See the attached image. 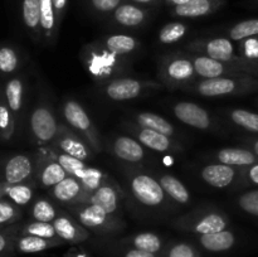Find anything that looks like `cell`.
I'll list each match as a JSON object with an SVG mask.
<instances>
[{
	"label": "cell",
	"mask_w": 258,
	"mask_h": 257,
	"mask_svg": "<svg viewBox=\"0 0 258 257\" xmlns=\"http://www.w3.org/2000/svg\"><path fill=\"white\" fill-rule=\"evenodd\" d=\"M166 257H199L196 247L188 242H178L169 248Z\"/></svg>",
	"instance_id": "7dc6e473"
},
{
	"label": "cell",
	"mask_w": 258,
	"mask_h": 257,
	"mask_svg": "<svg viewBox=\"0 0 258 257\" xmlns=\"http://www.w3.org/2000/svg\"><path fill=\"white\" fill-rule=\"evenodd\" d=\"M15 133V115L8 106L7 101L0 100V138L8 141Z\"/></svg>",
	"instance_id": "74e56055"
},
{
	"label": "cell",
	"mask_w": 258,
	"mask_h": 257,
	"mask_svg": "<svg viewBox=\"0 0 258 257\" xmlns=\"http://www.w3.org/2000/svg\"><path fill=\"white\" fill-rule=\"evenodd\" d=\"M52 158L54 160H57L63 166V169L67 171L68 175L76 176L81 170H83L87 166V164L85 161L73 158V156L68 155V154L62 153V151L54 150V149L52 150Z\"/></svg>",
	"instance_id": "7bdbcfd3"
},
{
	"label": "cell",
	"mask_w": 258,
	"mask_h": 257,
	"mask_svg": "<svg viewBox=\"0 0 258 257\" xmlns=\"http://www.w3.org/2000/svg\"><path fill=\"white\" fill-rule=\"evenodd\" d=\"M113 22L125 28L141 27L148 20L149 12L144 7L134 3H123L112 13Z\"/></svg>",
	"instance_id": "ffe728a7"
},
{
	"label": "cell",
	"mask_w": 258,
	"mask_h": 257,
	"mask_svg": "<svg viewBox=\"0 0 258 257\" xmlns=\"http://www.w3.org/2000/svg\"><path fill=\"white\" fill-rule=\"evenodd\" d=\"M40 3V15H42V32L43 39L47 44H52L57 39L58 25L57 17H55V10L53 0H39Z\"/></svg>",
	"instance_id": "484cf974"
},
{
	"label": "cell",
	"mask_w": 258,
	"mask_h": 257,
	"mask_svg": "<svg viewBox=\"0 0 258 257\" xmlns=\"http://www.w3.org/2000/svg\"><path fill=\"white\" fill-rule=\"evenodd\" d=\"M29 126L34 140L45 145L54 143L60 123L49 106L38 105L30 115Z\"/></svg>",
	"instance_id": "8992f818"
},
{
	"label": "cell",
	"mask_w": 258,
	"mask_h": 257,
	"mask_svg": "<svg viewBox=\"0 0 258 257\" xmlns=\"http://www.w3.org/2000/svg\"><path fill=\"white\" fill-rule=\"evenodd\" d=\"M125 0H88L91 9L98 14H110L113 13Z\"/></svg>",
	"instance_id": "bcb514c9"
},
{
	"label": "cell",
	"mask_w": 258,
	"mask_h": 257,
	"mask_svg": "<svg viewBox=\"0 0 258 257\" xmlns=\"http://www.w3.org/2000/svg\"><path fill=\"white\" fill-rule=\"evenodd\" d=\"M37 170L35 160L28 154H17L5 161L3 166L2 180L8 184H19L32 181Z\"/></svg>",
	"instance_id": "9c48e42d"
},
{
	"label": "cell",
	"mask_w": 258,
	"mask_h": 257,
	"mask_svg": "<svg viewBox=\"0 0 258 257\" xmlns=\"http://www.w3.org/2000/svg\"><path fill=\"white\" fill-rule=\"evenodd\" d=\"M113 155L127 163H139L145 158V149L139 140L130 136H116L111 146Z\"/></svg>",
	"instance_id": "ac0fdd59"
},
{
	"label": "cell",
	"mask_w": 258,
	"mask_h": 257,
	"mask_svg": "<svg viewBox=\"0 0 258 257\" xmlns=\"http://www.w3.org/2000/svg\"><path fill=\"white\" fill-rule=\"evenodd\" d=\"M53 4H54L55 17H57L58 25L60 27L63 19H64L66 10H67V7H68V0H53Z\"/></svg>",
	"instance_id": "681fc988"
},
{
	"label": "cell",
	"mask_w": 258,
	"mask_h": 257,
	"mask_svg": "<svg viewBox=\"0 0 258 257\" xmlns=\"http://www.w3.org/2000/svg\"><path fill=\"white\" fill-rule=\"evenodd\" d=\"M53 198L66 206H76V204L87 203L90 194L85 189L81 180L76 176L68 175L60 183L50 189Z\"/></svg>",
	"instance_id": "7c38bea8"
},
{
	"label": "cell",
	"mask_w": 258,
	"mask_h": 257,
	"mask_svg": "<svg viewBox=\"0 0 258 257\" xmlns=\"http://www.w3.org/2000/svg\"><path fill=\"white\" fill-rule=\"evenodd\" d=\"M76 178L80 179L81 183L83 184V186H85V189L88 193L97 190L98 188H101L103 184H106L110 180V178L102 170L90 165H87L83 170H81L76 175Z\"/></svg>",
	"instance_id": "d6a6232c"
},
{
	"label": "cell",
	"mask_w": 258,
	"mask_h": 257,
	"mask_svg": "<svg viewBox=\"0 0 258 257\" xmlns=\"http://www.w3.org/2000/svg\"><path fill=\"white\" fill-rule=\"evenodd\" d=\"M63 117L73 130L80 134L93 153H100L102 150L97 127L80 102L75 100L66 101L63 105Z\"/></svg>",
	"instance_id": "3957f363"
},
{
	"label": "cell",
	"mask_w": 258,
	"mask_h": 257,
	"mask_svg": "<svg viewBox=\"0 0 258 257\" xmlns=\"http://www.w3.org/2000/svg\"><path fill=\"white\" fill-rule=\"evenodd\" d=\"M134 4L141 5V7H155L160 3V0H130Z\"/></svg>",
	"instance_id": "816d5d0a"
},
{
	"label": "cell",
	"mask_w": 258,
	"mask_h": 257,
	"mask_svg": "<svg viewBox=\"0 0 258 257\" xmlns=\"http://www.w3.org/2000/svg\"><path fill=\"white\" fill-rule=\"evenodd\" d=\"M22 19L30 37L39 42L43 38L39 0H22Z\"/></svg>",
	"instance_id": "44dd1931"
},
{
	"label": "cell",
	"mask_w": 258,
	"mask_h": 257,
	"mask_svg": "<svg viewBox=\"0 0 258 257\" xmlns=\"http://www.w3.org/2000/svg\"><path fill=\"white\" fill-rule=\"evenodd\" d=\"M68 211L85 228L110 232L120 227V222L115 216L108 214L105 209L96 204H76V206H70Z\"/></svg>",
	"instance_id": "5b68a950"
},
{
	"label": "cell",
	"mask_w": 258,
	"mask_h": 257,
	"mask_svg": "<svg viewBox=\"0 0 258 257\" xmlns=\"http://www.w3.org/2000/svg\"><path fill=\"white\" fill-rule=\"evenodd\" d=\"M229 221L224 213L214 209H198L178 219V226L199 234L216 233L227 229Z\"/></svg>",
	"instance_id": "277c9868"
},
{
	"label": "cell",
	"mask_w": 258,
	"mask_h": 257,
	"mask_svg": "<svg viewBox=\"0 0 258 257\" xmlns=\"http://www.w3.org/2000/svg\"><path fill=\"white\" fill-rule=\"evenodd\" d=\"M58 238L66 242H82L88 238L90 233L87 229L67 212L58 214L53 222Z\"/></svg>",
	"instance_id": "2e32d148"
},
{
	"label": "cell",
	"mask_w": 258,
	"mask_h": 257,
	"mask_svg": "<svg viewBox=\"0 0 258 257\" xmlns=\"http://www.w3.org/2000/svg\"><path fill=\"white\" fill-rule=\"evenodd\" d=\"M258 35V18L242 20L228 29V38L234 42H242L247 38Z\"/></svg>",
	"instance_id": "e575fe53"
},
{
	"label": "cell",
	"mask_w": 258,
	"mask_h": 257,
	"mask_svg": "<svg viewBox=\"0 0 258 257\" xmlns=\"http://www.w3.org/2000/svg\"><path fill=\"white\" fill-rule=\"evenodd\" d=\"M60 238L47 239L37 236H27L22 234L15 239V249L20 253H37V252L45 251L53 246L60 244Z\"/></svg>",
	"instance_id": "f1b7e54d"
},
{
	"label": "cell",
	"mask_w": 258,
	"mask_h": 257,
	"mask_svg": "<svg viewBox=\"0 0 258 257\" xmlns=\"http://www.w3.org/2000/svg\"><path fill=\"white\" fill-rule=\"evenodd\" d=\"M257 38H258V35H257Z\"/></svg>",
	"instance_id": "11a10c76"
},
{
	"label": "cell",
	"mask_w": 258,
	"mask_h": 257,
	"mask_svg": "<svg viewBox=\"0 0 258 257\" xmlns=\"http://www.w3.org/2000/svg\"><path fill=\"white\" fill-rule=\"evenodd\" d=\"M238 169L222 163L209 164L202 169L201 176L203 181L213 188H227L241 176V170Z\"/></svg>",
	"instance_id": "9a60e30c"
},
{
	"label": "cell",
	"mask_w": 258,
	"mask_h": 257,
	"mask_svg": "<svg viewBox=\"0 0 258 257\" xmlns=\"http://www.w3.org/2000/svg\"><path fill=\"white\" fill-rule=\"evenodd\" d=\"M226 4V0H190L183 5H178L171 9V14L178 18H202L211 15L221 9Z\"/></svg>",
	"instance_id": "e0dca14e"
},
{
	"label": "cell",
	"mask_w": 258,
	"mask_h": 257,
	"mask_svg": "<svg viewBox=\"0 0 258 257\" xmlns=\"http://www.w3.org/2000/svg\"><path fill=\"white\" fill-rule=\"evenodd\" d=\"M134 131H135L138 140L150 150L159 151V153H166V151L173 150L174 143L170 136L150 130V128L140 127V126H136Z\"/></svg>",
	"instance_id": "cb8c5ba5"
},
{
	"label": "cell",
	"mask_w": 258,
	"mask_h": 257,
	"mask_svg": "<svg viewBox=\"0 0 258 257\" xmlns=\"http://www.w3.org/2000/svg\"><path fill=\"white\" fill-rule=\"evenodd\" d=\"M53 149L68 154L76 159H80L85 163L93 158V151L91 150L88 144L80 135H77L75 131L71 130L68 126L63 125V123H60L58 135L53 143Z\"/></svg>",
	"instance_id": "30bf717a"
},
{
	"label": "cell",
	"mask_w": 258,
	"mask_h": 257,
	"mask_svg": "<svg viewBox=\"0 0 258 257\" xmlns=\"http://www.w3.org/2000/svg\"><path fill=\"white\" fill-rule=\"evenodd\" d=\"M188 48L193 52H198L219 62L233 66L247 75H252L254 77L258 76V66L247 60L241 54H237L233 40L229 38L218 37L206 40H194L188 45Z\"/></svg>",
	"instance_id": "6da1fadb"
},
{
	"label": "cell",
	"mask_w": 258,
	"mask_h": 257,
	"mask_svg": "<svg viewBox=\"0 0 258 257\" xmlns=\"http://www.w3.org/2000/svg\"><path fill=\"white\" fill-rule=\"evenodd\" d=\"M164 2H165L169 7L174 8V7H178V5L185 4V3L190 2V0H164Z\"/></svg>",
	"instance_id": "db71d44e"
},
{
	"label": "cell",
	"mask_w": 258,
	"mask_h": 257,
	"mask_svg": "<svg viewBox=\"0 0 258 257\" xmlns=\"http://www.w3.org/2000/svg\"><path fill=\"white\" fill-rule=\"evenodd\" d=\"M164 82L170 87H180L193 82L197 77L196 68L190 57H171L164 62L160 70Z\"/></svg>",
	"instance_id": "ba28073f"
},
{
	"label": "cell",
	"mask_w": 258,
	"mask_h": 257,
	"mask_svg": "<svg viewBox=\"0 0 258 257\" xmlns=\"http://www.w3.org/2000/svg\"><path fill=\"white\" fill-rule=\"evenodd\" d=\"M125 257H156L155 253H151V252L143 251V249L133 248L128 249L125 253Z\"/></svg>",
	"instance_id": "f907efd6"
},
{
	"label": "cell",
	"mask_w": 258,
	"mask_h": 257,
	"mask_svg": "<svg viewBox=\"0 0 258 257\" xmlns=\"http://www.w3.org/2000/svg\"><path fill=\"white\" fill-rule=\"evenodd\" d=\"M193 91L204 97H227L234 95H246L258 91V78L252 75L224 76L207 78L194 85Z\"/></svg>",
	"instance_id": "7a4b0ae2"
},
{
	"label": "cell",
	"mask_w": 258,
	"mask_h": 257,
	"mask_svg": "<svg viewBox=\"0 0 258 257\" xmlns=\"http://www.w3.org/2000/svg\"><path fill=\"white\" fill-rule=\"evenodd\" d=\"M229 120L238 127L249 133L258 134V113L244 108H234L229 111Z\"/></svg>",
	"instance_id": "836d02e7"
},
{
	"label": "cell",
	"mask_w": 258,
	"mask_h": 257,
	"mask_svg": "<svg viewBox=\"0 0 258 257\" xmlns=\"http://www.w3.org/2000/svg\"><path fill=\"white\" fill-rule=\"evenodd\" d=\"M20 217L22 211L19 209V206L8 199L0 198V228L12 226L19 221Z\"/></svg>",
	"instance_id": "b9f144b4"
},
{
	"label": "cell",
	"mask_w": 258,
	"mask_h": 257,
	"mask_svg": "<svg viewBox=\"0 0 258 257\" xmlns=\"http://www.w3.org/2000/svg\"><path fill=\"white\" fill-rule=\"evenodd\" d=\"M105 47L115 55H126L138 49L139 42L133 35L112 34L106 37Z\"/></svg>",
	"instance_id": "4dcf8cb0"
},
{
	"label": "cell",
	"mask_w": 258,
	"mask_h": 257,
	"mask_svg": "<svg viewBox=\"0 0 258 257\" xmlns=\"http://www.w3.org/2000/svg\"><path fill=\"white\" fill-rule=\"evenodd\" d=\"M131 242H133V246L135 248L151 252V253H156L163 247L161 238L153 232H143V233L136 234L135 237H133Z\"/></svg>",
	"instance_id": "f35d334b"
},
{
	"label": "cell",
	"mask_w": 258,
	"mask_h": 257,
	"mask_svg": "<svg viewBox=\"0 0 258 257\" xmlns=\"http://www.w3.org/2000/svg\"><path fill=\"white\" fill-rule=\"evenodd\" d=\"M219 163L243 169L258 163V156L249 148H224L217 153Z\"/></svg>",
	"instance_id": "7402d4cb"
},
{
	"label": "cell",
	"mask_w": 258,
	"mask_h": 257,
	"mask_svg": "<svg viewBox=\"0 0 258 257\" xmlns=\"http://www.w3.org/2000/svg\"><path fill=\"white\" fill-rule=\"evenodd\" d=\"M32 217L34 221L53 223L58 217V212L52 202L47 198H38L32 206Z\"/></svg>",
	"instance_id": "d590c367"
},
{
	"label": "cell",
	"mask_w": 258,
	"mask_h": 257,
	"mask_svg": "<svg viewBox=\"0 0 258 257\" xmlns=\"http://www.w3.org/2000/svg\"><path fill=\"white\" fill-rule=\"evenodd\" d=\"M24 81L22 77H13L7 81L4 88L5 101L14 113L15 117L22 112L23 102H24Z\"/></svg>",
	"instance_id": "83f0119b"
},
{
	"label": "cell",
	"mask_w": 258,
	"mask_h": 257,
	"mask_svg": "<svg viewBox=\"0 0 258 257\" xmlns=\"http://www.w3.org/2000/svg\"><path fill=\"white\" fill-rule=\"evenodd\" d=\"M87 203L100 206L108 214L115 216L121 209V193L117 186L111 183V180H108L101 188L90 194Z\"/></svg>",
	"instance_id": "d6986e66"
},
{
	"label": "cell",
	"mask_w": 258,
	"mask_h": 257,
	"mask_svg": "<svg viewBox=\"0 0 258 257\" xmlns=\"http://www.w3.org/2000/svg\"><path fill=\"white\" fill-rule=\"evenodd\" d=\"M199 243L202 247L211 252H223L228 251L236 243V236L229 229L216 232V233L202 234L199 236Z\"/></svg>",
	"instance_id": "4316f807"
},
{
	"label": "cell",
	"mask_w": 258,
	"mask_h": 257,
	"mask_svg": "<svg viewBox=\"0 0 258 257\" xmlns=\"http://www.w3.org/2000/svg\"><path fill=\"white\" fill-rule=\"evenodd\" d=\"M20 57L17 49L10 45H0V73L12 75L18 70Z\"/></svg>",
	"instance_id": "ab89813d"
},
{
	"label": "cell",
	"mask_w": 258,
	"mask_h": 257,
	"mask_svg": "<svg viewBox=\"0 0 258 257\" xmlns=\"http://www.w3.org/2000/svg\"><path fill=\"white\" fill-rule=\"evenodd\" d=\"M237 204L244 213L258 218V188L244 191L237 198Z\"/></svg>",
	"instance_id": "ee69618b"
},
{
	"label": "cell",
	"mask_w": 258,
	"mask_h": 257,
	"mask_svg": "<svg viewBox=\"0 0 258 257\" xmlns=\"http://www.w3.org/2000/svg\"><path fill=\"white\" fill-rule=\"evenodd\" d=\"M130 188L136 201L146 207H160L165 202L166 193L160 181L149 174H134L130 178Z\"/></svg>",
	"instance_id": "52a82bcc"
},
{
	"label": "cell",
	"mask_w": 258,
	"mask_h": 257,
	"mask_svg": "<svg viewBox=\"0 0 258 257\" xmlns=\"http://www.w3.org/2000/svg\"><path fill=\"white\" fill-rule=\"evenodd\" d=\"M67 176V171L53 158L43 161V164L37 171V179L39 181L40 186H43V188L52 189L53 186L57 185L58 183H60Z\"/></svg>",
	"instance_id": "d4e9b609"
},
{
	"label": "cell",
	"mask_w": 258,
	"mask_h": 257,
	"mask_svg": "<svg viewBox=\"0 0 258 257\" xmlns=\"http://www.w3.org/2000/svg\"><path fill=\"white\" fill-rule=\"evenodd\" d=\"M33 194H34L33 181L19 184H8L0 181V198L8 199L19 207L29 204L33 199Z\"/></svg>",
	"instance_id": "603a6c76"
},
{
	"label": "cell",
	"mask_w": 258,
	"mask_h": 257,
	"mask_svg": "<svg viewBox=\"0 0 258 257\" xmlns=\"http://www.w3.org/2000/svg\"><path fill=\"white\" fill-rule=\"evenodd\" d=\"M173 112L180 122L191 126V127L199 128V130H208L212 126V118L208 111L194 102L183 101V102L175 103L173 107Z\"/></svg>",
	"instance_id": "4fadbf2b"
},
{
	"label": "cell",
	"mask_w": 258,
	"mask_h": 257,
	"mask_svg": "<svg viewBox=\"0 0 258 257\" xmlns=\"http://www.w3.org/2000/svg\"><path fill=\"white\" fill-rule=\"evenodd\" d=\"M191 60H193L197 76L203 78V80H207V78L224 77V76L244 75V72H242L238 68L226 65L223 62H219V60L213 59V58L208 57V55L197 54L191 58Z\"/></svg>",
	"instance_id": "5bb4252c"
},
{
	"label": "cell",
	"mask_w": 258,
	"mask_h": 257,
	"mask_svg": "<svg viewBox=\"0 0 258 257\" xmlns=\"http://www.w3.org/2000/svg\"><path fill=\"white\" fill-rule=\"evenodd\" d=\"M186 32H188V25L181 22H171L161 28L158 38L163 44H173L183 39Z\"/></svg>",
	"instance_id": "8d00e7d4"
},
{
	"label": "cell",
	"mask_w": 258,
	"mask_h": 257,
	"mask_svg": "<svg viewBox=\"0 0 258 257\" xmlns=\"http://www.w3.org/2000/svg\"><path fill=\"white\" fill-rule=\"evenodd\" d=\"M159 181H160L164 191L171 199L180 204H186L190 202V193H189L188 188L176 176L170 175V174H163Z\"/></svg>",
	"instance_id": "1f68e13d"
},
{
	"label": "cell",
	"mask_w": 258,
	"mask_h": 257,
	"mask_svg": "<svg viewBox=\"0 0 258 257\" xmlns=\"http://www.w3.org/2000/svg\"><path fill=\"white\" fill-rule=\"evenodd\" d=\"M241 178L249 185L258 186V163L242 169Z\"/></svg>",
	"instance_id": "c3c4849f"
},
{
	"label": "cell",
	"mask_w": 258,
	"mask_h": 257,
	"mask_svg": "<svg viewBox=\"0 0 258 257\" xmlns=\"http://www.w3.org/2000/svg\"><path fill=\"white\" fill-rule=\"evenodd\" d=\"M17 231L13 227L0 228V257H9L10 252L15 249Z\"/></svg>",
	"instance_id": "f6af8a7d"
},
{
	"label": "cell",
	"mask_w": 258,
	"mask_h": 257,
	"mask_svg": "<svg viewBox=\"0 0 258 257\" xmlns=\"http://www.w3.org/2000/svg\"><path fill=\"white\" fill-rule=\"evenodd\" d=\"M136 125L144 128H150V130L158 131V133L164 134V135L173 136L175 134V127L173 123L169 122L163 116L156 115L153 112H140L135 115Z\"/></svg>",
	"instance_id": "f546056e"
},
{
	"label": "cell",
	"mask_w": 258,
	"mask_h": 257,
	"mask_svg": "<svg viewBox=\"0 0 258 257\" xmlns=\"http://www.w3.org/2000/svg\"><path fill=\"white\" fill-rule=\"evenodd\" d=\"M248 145H249V149H251L252 151H253L254 154L258 156V138H254V139H249L248 141Z\"/></svg>",
	"instance_id": "f5cc1de1"
},
{
	"label": "cell",
	"mask_w": 258,
	"mask_h": 257,
	"mask_svg": "<svg viewBox=\"0 0 258 257\" xmlns=\"http://www.w3.org/2000/svg\"><path fill=\"white\" fill-rule=\"evenodd\" d=\"M150 87H159V85L130 77H120L110 81L106 85L105 93L112 101H128L139 97Z\"/></svg>",
	"instance_id": "8fae6325"
},
{
	"label": "cell",
	"mask_w": 258,
	"mask_h": 257,
	"mask_svg": "<svg viewBox=\"0 0 258 257\" xmlns=\"http://www.w3.org/2000/svg\"><path fill=\"white\" fill-rule=\"evenodd\" d=\"M22 234H27V236H37L42 237V238L47 239H55L58 238L57 232H55L53 223H48V222H30L27 223L22 228Z\"/></svg>",
	"instance_id": "60d3db41"
}]
</instances>
